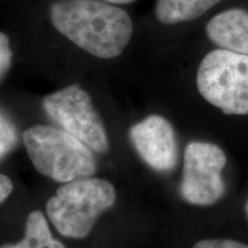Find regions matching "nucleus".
<instances>
[{"instance_id":"f257e3e1","label":"nucleus","mask_w":248,"mask_h":248,"mask_svg":"<svg viewBox=\"0 0 248 248\" xmlns=\"http://www.w3.org/2000/svg\"><path fill=\"white\" fill-rule=\"evenodd\" d=\"M49 18L61 35L100 59L122 54L133 33L130 15L101 0H57L49 7Z\"/></svg>"},{"instance_id":"f03ea898","label":"nucleus","mask_w":248,"mask_h":248,"mask_svg":"<svg viewBox=\"0 0 248 248\" xmlns=\"http://www.w3.org/2000/svg\"><path fill=\"white\" fill-rule=\"evenodd\" d=\"M116 192L110 182L88 177L63 183L46 203V214L60 234L88 237L98 217L114 206Z\"/></svg>"},{"instance_id":"7ed1b4c3","label":"nucleus","mask_w":248,"mask_h":248,"mask_svg":"<svg viewBox=\"0 0 248 248\" xmlns=\"http://www.w3.org/2000/svg\"><path fill=\"white\" fill-rule=\"evenodd\" d=\"M23 142L37 171L58 183L92 177L97 171L91 148L62 129L33 125L23 132Z\"/></svg>"},{"instance_id":"20e7f679","label":"nucleus","mask_w":248,"mask_h":248,"mask_svg":"<svg viewBox=\"0 0 248 248\" xmlns=\"http://www.w3.org/2000/svg\"><path fill=\"white\" fill-rule=\"evenodd\" d=\"M200 94L226 115H248V55L214 49L197 74Z\"/></svg>"},{"instance_id":"39448f33","label":"nucleus","mask_w":248,"mask_h":248,"mask_svg":"<svg viewBox=\"0 0 248 248\" xmlns=\"http://www.w3.org/2000/svg\"><path fill=\"white\" fill-rule=\"evenodd\" d=\"M42 105L49 119L92 151L101 154L109 151L104 123L89 93L78 85H69L46 95Z\"/></svg>"},{"instance_id":"423d86ee","label":"nucleus","mask_w":248,"mask_h":248,"mask_svg":"<svg viewBox=\"0 0 248 248\" xmlns=\"http://www.w3.org/2000/svg\"><path fill=\"white\" fill-rule=\"evenodd\" d=\"M226 154L216 144L192 141L184 151L182 199L194 206H212L224 197L226 186L222 171L226 166Z\"/></svg>"},{"instance_id":"0eeeda50","label":"nucleus","mask_w":248,"mask_h":248,"mask_svg":"<svg viewBox=\"0 0 248 248\" xmlns=\"http://www.w3.org/2000/svg\"><path fill=\"white\" fill-rule=\"evenodd\" d=\"M130 139L140 159L157 172H170L178 163V142L168 120L150 115L130 129Z\"/></svg>"},{"instance_id":"6e6552de","label":"nucleus","mask_w":248,"mask_h":248,"mask_svg":"<svg viewBox=\"0 0 248 248\" xmlns=\"http://www.w3.org/2000/svg\"><path fill=\"white\" fill-rule=\"evenodd\" d=\"M208 38L223 49L248 55V12L232 8L217 14L207 23Z\"/></svg>"},{"instance_id":"1a4fd4ad","label":"nucleus","mask_w":248,"mask_h":248,"mask_svg":"<svg viewBox=\"0 0 248 248\" xmlns=\"http://www.w3.org/2000/svg\"><path fill=\"white\" fill-rule=\"evenodd\" d=\"M221 0H157L155 14L163 24L193 21L218 4Z\"/></svg>"},{"instance_id":"9d476101","label":"nucleus","mask_w":248,"mask_h":248,"mask_svg":"<svg viewBox=\"0 0 248 248\" xmlns=\"http://www.w3.org/2000/svg\"><path fill=\"white\" fill-rule=\"evenodd\" d=\"M0 248H66L52 235L44 214L39 210L30 213L26 222L24 237L16 244H2Z\"/></svg>"},{"instance_id":"9b49d317","label":"nucleus","mask_w":248,"mask_h":248,"mask_svg":"<svg viewBox=\"0 0 248 248\" xmlns=\"http://www.w3.org/2000/svg\"><path fill=\"white\" fill-rule=\"evenodd\" d=\"M13 62V52L11 48L9 37L4 32H0V83L7 76Z\"/></svg>"},{"instance_id":"f8f14e48","label":"nucleus","mask_w":248,"mask_h":248,"mask_svg":"<svg viewBox=\"0 0 248 248\" xmlns=\"http://www.w3.org/2000/svg\"><path fill=\"white\" fill-rule=\"evenodd\" d=\"M17 144V132L14 124L7 117L0 121V145L13 150Z\"/></svg>"},{"instance_id":"ddd939ff","label":"nucleus","mask_w":248,"mask_h":248,"mask_svg":"<svg viewBox=\"0 0 248 248\" xmlns=\"http://www.w3.org/2000/svg\"><path fill=\"white\" fill-rule=\"evenodd\" d=\"M192 248H248V245L232 239H204Z\"/></svg>"},{"instance_id":"4468645a","label":"nucleus","mask_w":248,"mask_h":248,"mask_svg":"<svg viewBox=\"0 0 248 248\" xmlns=\"http://www.w3.org/2000/svg\"><path fill=\"white\" fill-rule=\"evenodd\" d=\"M13 191V183L6 175L0 173V204L7 199Z\"/></svg>"},{"instance_id":"2eb2a0df","label":"nucleus","mask_w":248,"mask_h":248,"mask_svg":"<svg viewBox=\"0 0 248 248\" xmlns=\"http://www.w3.org/2000/svg\"><path fill=\"white\" fill-rule=\"evenodd\" d=\"M104 1H107L113 5H125V4H131V2L136 1V0H104Z\"/></svg>"},{"instance_id":"dca6fc26","label":"nucleus","mask_w":248,"mask_h":248,"mask_svg":"<svg viewBox=\"0 0 248 248\" xmlns=\"http://www.w3.org/2000/svg\"><path fill=\"white\" fill-rule=\"evenodd\" d=\"M245 213H246V217L248 219V199L246 201V204H245Z\"/></svg>"}]
</instances>
